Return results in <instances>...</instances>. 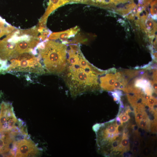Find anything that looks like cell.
<instances>
[{"mask_svg": "<svg viewBox=\"0 0 157 157\" xmlns=\"http://www.w3.org/2000/svg\"><path fill=\"white\" fill-rule=\"evenodd\" d=\"M66 67L62 74L72 95L76 96L90 90L96 78L91 71L90 64L80 50L68 51Z\"/></svg>", "mask_w": 157, "mask_h": 157, "instance_id": "obj_1", "label": "cell"}, {"mask_svg": "<svg viewBox=\"0 0 157 157\" xmlns=\"http://www.w3.org/2000/svg\"><path fill=\"white\" fill-rule=\"evenodd\" d=\"M41 47L38 49L44 69L49 73L62 74L67 65V46L51 40L44 43Z\"/></svg>", "mask_w": 157, "mask_h": 157, "instance_id": "obj_2", "label": "cell"}, {"mask_svg": "<svg viewBox=\"0 0 157 157\" xmlns=\"http://www.w3.org/2000/svg\"><path fill=\"white\" fill-rule=\"evenodd\" d=\"M11 71L41 74L45 71L38 58L30 53L21 54L12 59L9 66Z\"/></svg>", "mask_w": 157, "mask_h": 157, "instance_id": "obj_3", "label": "cell"}, {"mask_svg": "<svg viewBox=\"0 0 157 157\" xmlns=\"http://www.w3.org/2000/svg\"><path fill=\"white\" fill-rule=\"evenodd\" d=\"M3 105L0 114V131L8 133L12 131L16 132L18 121L13 107L10 104Z\"/></svg>", "mask_w": 157, "mask_h": 157, "instance_id": "obj_4", "label": "cell"}, {"mask_svg": "<svg viewBox=\"0 0 157 157\" xmlns=\"http://www.w3.org/2000/svg\"><path fill=\"white\" fill-rule=\"evenodd\" d=\"M39 149L30 140L21 139L15 143L14 152L16 157L34 156L38 155Z\"/></svg>", "mask_w": 157, "mask_h": 157, "instance_id": "obj_5", "label": "cell"}, {"mask_svg": "<svg viewBox=\"0 0 157 157\" xmlns=\"http://www.w3.org/2000/svg\"><path fill=\"white\" fill-rule=\"evenodd\" d=\"M70 2V0H49V5L46 11L42 18L41 22L45 24L47 18L53 11L59 7Z\"/></svg>", "mask_w": 157, "mask_h": 157, "instance_id": "obj_6", "label": "cell"}, {"mask_svg": "<svg viewBox=\"0 0 157 157\" xmlns=\"http://www.w3.org/2000/svg\"><path fill=\"white\" fill-rule=\"evenodd\" d=\"M79 29L78 27H76L64 31L54 33L51 34L49 38L51 39L65 40L74 36L77 33Z\"/></svg>", "mask_w": 157, "mask_h": 157, "instance_id": "obj_7", "label": "cell"}, {"mask_svg": "<svg viewBox=\"0 0 157 157\" xmlns=\"http://www.w3.org/2000/svg\"><path fill=\"white\" fill-rule=\"evenodd\" d=\"M129 144V142L128 138L126 135H124L121 142V147L123 148L126 149L128 147Z\"/></svg>", "mask_w": 157, "mask_h": 157, "instance_id": "obj_8", "label": "cell"}, {"mask_svg": "<svg viewBox=\"0 0 157 157\" xmlns=\"http://www.w3.org/2000/svg\"><path fill=\"white\" fill-rule=\"evenodd\" d=\"M148 122L147 120L143 119L138 123V124L140 127L143 128H146L148 126Z\"/></svg>", "mask_w": 157, "mask_h": 157, "instance_id": "obj_9", "label": "cell"}, {"mask_svg": "<svg viewBox=\"0 0 157 157\" xmlns=\"http://www.w3.org/2000/svg\"><path fill=\"white\" fill-rule=\"evenodd\" d=\"M144 118V115L140 112H138L135 114V118L136 122L138 123Z\"/></svg>", "mask_w": 157, "mask_h": 157, "instance_id": "obj_10", "label": "cell"}, {"mask_svg": "<svg viewBox=\"0 0 157 157\" xmlns=\"http://www.w3.org/2000/svg\"><path fill=\"white\" fill-rule=\"evenodd\" d=\"M130 117L129 115L127 114H124L120 117V120L122 123L128 121Z\"/></svg>", "mask_w": 157, "mask_h": 157, "instance_id": "obj_11", "label": "cell"}, {"mask_svg": "<svg viewBox=\"0 0 157 157\" xmlns=\"http://www.w3.org/2000/svg\"><path fill=\"white\" fill-rule=\"evenodd\" d=\"M119 141L116 140H115L112 143V147L114 149H116L119 146Z\"/></svg>", "mask_w": 157, "mask_h": 157, "instance_id": "obj_12", "label": "cell"}, {"mask_svg": "<svg viewBox=\"0 0 157 157\" xmlns=\"http://www.w3.org/2000/svg\"><path fill=\"white\" fill-rule=\"evenodd\" d=\"M154 101L153 100V99H150L149 101V105H153V104H154Z\"/></svg>", "mask_w": 157, "mask_h": 157, "instance_id": "obj_13", "label": "cell"}, {"mask_svg": "<svg viewBox=\"0 0 157 157\" xmlns=\"http://www.w3.org/2000/svg\"><path fill=\"white\" fill-rule=\"evenodd\" d=\"M138 148L136 146H134L133 148V150L134 152H136L138 151Z\"/></svg>", "mask_w": 157, "mask_h": 157, "instance_id": "obj_14", "label": "cell"}, {"mask_svg": "<svg viewBox=\"0 0 157 157\" xmlns=\"http://www.w3.org/2000/svg\"><path fill=\"white\" fill-rule=\"evenodd\" d=\"M134 145L135 146H137L139 145V143L137 141H135L134 142Z\"/></svg>", "mask_w": 157, "mask_h": 157, "instance_id": "obj_15", "label": "cell"}]
</instances>
